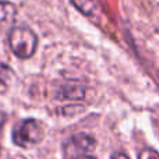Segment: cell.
<instances>
[{
  "label": "cell",
  "mask_w": 159,
  "mask_h": 159,
  "mask_svg": "<svg viewBox=\"0 0 159 159\" xmlns=\"http://www.w3.org/2000/svg\"><path fill=\"white\" fill-rule=\"evenodd\" d=\"M80 159H95V158H92V157H82V158H80Z\"/></svg>",
  "instance_id": "cell-10"
},
{
  "label": "cell",
  "mask_w": 159,
  "mask_h": 159,
  "mask_svg": "<svg viewBox=\"0 0 159 159\" xmlns=\"http://www.w3.org/2000/svg\"><path fill=\"white\" fill-rule=\"evenodd\" d=\"M17 16V7L13 3L0 2V22H13Z\"/></svg>",
  "instance_id": "cell-6"
},
{
  "label": "cell",
  "mask_w": 159,
  "mask_h": 159,
  "mask_svg": "<svg viewBox=\"0 0 159 159\" xmlns=\"http://www.w3.org/2000/svg\"><path fill=\"white\" fill-rule=\"evenodd\" d=\"M112 159H130V158L123 152H116V154L112 155Z\"/></svg>",
  "instance_id": "cell-9"
},
{
  "label": "cell",
  "mask_w": 159,
  "mask_h": 159,
  "mask_svg": "<svg viewBox=\"0 0 159 159\" xmlns=\"http://www.w3.org/2000/svg\"><path fill=\"white\" fill-rule=\"evenodd\" d=\"M8 45L11 52L18 59H30L38 46V36L28 27H14L8 34Z\"/></svg>",
  "instance_id": "cell-1"
},
{
  "label": "cell",
  "mask_w": 159,
  "mask_h": 159,
  "mask_svg": "<svg viewBox=\"0 0 159 159\" xmlns=\"http://www.w3.org/2000/svg\"><path fill=\"white\" fill-rule=\"evenodd\" d=\"M138 159H159V152L151 148H144L138 155Z\"/></svg>",
  "instance_id": "cell-8"
},
{
  "label": "cell",
  "mask_w": 159,
  "mask_h": 159,
  "mask_svg": "<svg viewBox=\"0 0 159 159\" xmlns=\"http://www.w3.org/2000/svg\"><path fill=\"white\" fill-rule=\"evenodd\" d=\"M16 81V73L10 66L0 63V93H6Z\"/></svg>",
  "instance_id": "cell-4"
},
{
  "label": "cell",
  "mask_w": 159,
  "mask_h": 159,
  "mask_svg": "<svg viewBox=\"0 0 159 159\" xmlns=\"http://www.w3.org/2000/svg\"><path fill=\"white\" fill-rule=\"evenodd\" d=\"M71 3L84 16H92L99 7L98 0H71Z\"/></svg>",
  "instance_id": "cell-5"
},
{
  "label": "cell",
  "mask_w": 159,
  "mask_h": 159,
  "mask_svg": "<svg viewBox=\"0 0 159 159\" xmlns=\"http://www.w3.org/2000/svg\"><path fill=\"white\" fill-rule=\"evenodd\" d=\"M70 147L75 151V154H80L82 157H87V154L92 152L95 149L96 141L92 135L85 134V133H80V134H74L70 140Z\"/></svg>",
  "instance_id": "cell-3"
},
{
  "label": "cell",
  "mask_w": 159,
  "mask_h": 159,
  "mask_svg": "<svg viewBox=\"0 0 159 159\" xmlns=\"http://www.w3.org/2000/svg\"><path fill=\"white\" fill-rule=\"evenodd\" d=\"M45 138V130L38 120L27 119L13 130V141L21 148L35 147Z\"/></svg>",
  "instance_id": "cell-2"
},
{
  "label": "cell",
  "mask_w": 159,
  "mask_h": 159,
  "mask_svg": "<svg viewBox=\"0 0 159 159\" xmlns=\"http://www.w3.org/2000/svg\"><path fill=\"white\" fill-rule=\"evenodd\" d=\"M84 93H85L84 87H81L80 84H67L61 89V96L69 99H82Z\"/></svg>",
  "instance_id": "cell-7"
}]
</instances>
